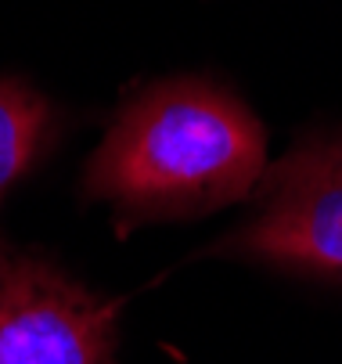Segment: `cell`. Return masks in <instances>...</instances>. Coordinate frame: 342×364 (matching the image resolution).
<instances>
[{"label": "cell", "mask_w": 342, "mask_h": 364, "mask_svg": "<svg viewBox=\"0 0 342 364\" xmlns=\"http://www.w3.org/2000/svg\"><path fill=\"white\" fill-rule=\"evenodd\" d=\"M267 134L246 101L206 76H173L130 94L79 177L119 228L206 217L263 181Z\"/></svg>", "instance_id": "cell-1"}, {"label": "cell", "mask_w": 342, "mask_h": 364, "mask_svg": "<svg viewBox=\"0 0 342 364\" xmlns=\"http://www.w3.org/2000/svg\"><path fill=\"white\" fill-rule=\"evenodd\" d=\"M213 252L342 278V134L296 144L260 181L253 217Z\"/></svg>", "instance_id": "cell-2"}, {"label": "cell", "mask_w": 342, "mask_h": 364, "mask_svg": "<svg viewBox=\"0 0 342 364\" xmlns=\"http://www.w3.org/2000/svg\"><path fill=\"white\" fill-rule=\"evenodd\" d=\"M119 303L0 242V364H116Z\"/></svg>", "instance_id": "cell-3"}, {"label": "cell", "mask_w": 342, "mask_h": 364, "mask_svg": "<svg viewBox=\"0 0 342 364\" xmlns=\"http://www.w3.org/2000/svg\"><path fill=\"white\" fill-rule=\"evenodd\" d=\"M58 137V112L36 87L0 76V202Z\"/></svg>", "instance_id": "cell-4"}]
</instances>
